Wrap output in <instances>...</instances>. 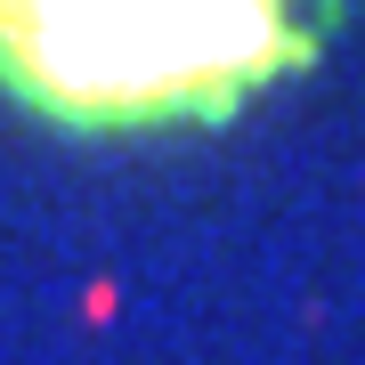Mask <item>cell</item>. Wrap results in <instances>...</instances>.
Returning <instances> with one entry per match:
<instances>
[{"label": "cell", "mask_w": 365, "mask_h": 365, "mask_svg": "<svg viewBox=\"0 0 365 365\" xmlns=\"http://www.w3.org/2000/svg\"><path fill=\"white\" fill-rule=\"evenodd\" d=\"M284 57V0H0V81L57 122L220 114Z\"/></svg>", "instance_id": "obj_1"}]
</instances>
